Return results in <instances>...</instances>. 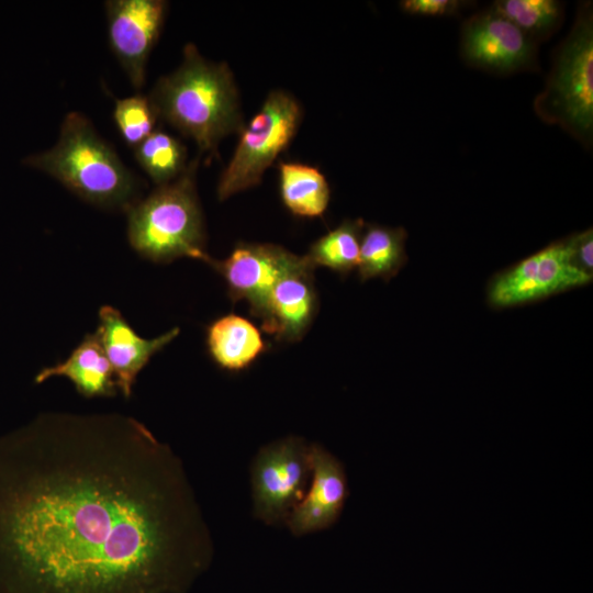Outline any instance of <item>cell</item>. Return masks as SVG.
I'll use <instances>...</instances> for the list:
<instances>
[{
    "mask_svg": "<svg viewBox=\"0 0 593 593\" xmlns=\"http://www.w3.org/2000/svg\"><path fill=\"white\" fill-rule=\"evenodd\" d=\"M0 503L30 593H187L213 541L180 458L123 415L47 414Z\"/></svg>",
    "mask_w": 593,
    "mask_h": 593,
    "instance_id": "obj_1",
    "label": "cell"
},
{
    "mask_svg": "<svg viewBox=\"0 0 593 593\" xmlns=\"http://www.w3.org/2000/svg\"><path fill=\"white\" fill-rule=\"evenodd\" d=\"M158 118L191 137L201 152L240 127L237 92L228 67L186 45L180 67L161 77L148 96Z\"/></svg>",
    "mask_w": 593,
    "mask_h": 593,
    "instance_id": "obj_2",
    "label": "cell"
},
{
    "mask_svg": "<svg viewBox=\"0 0 593 593\" xmlns=\"http://www.w3.org/2000/svg\"><path fill=\"white\" fill-rule=\"evenodd\" d=\"M24 164L48 174L90 203L127 210L136 201L135 177L79 112L65 116L51 149L29 156Z\"/></svg>",
    "mask_w": 593,
    "mask_h": 593,
    "instance_id": "obj_3",
    "label": "cell"
},
{
    "mask_svg": "<svg viewBox=\"0 0 593 593\" xmlns=\"http://www.w3.org/2000/svg\"><path fill=\"white\" fill-rule=\"evenodd\" d=\"M195 161L126 210L127 237L144 258L169 262L190 257L208 262L202 213L195 190Z\"/></svg>",
    "mask_w": 593,
    "mask_h": 593,
    "instance_id": "obj_4",
    "label": "cell"
},
{
    "mask_svg": "<svg viewBox=\"0 0 593 593\" xmlns=\"http://www.w3.org/2000/svg\"><path fill=\"white\" fill-rule=\"evenodd\" d=\"M544 120L580 136L593 126V27L591 12H582L557 56L545 91L536 100Z\"/></svg>",
    "mask_w": 593,
    "mask_h": 593,
    "instance_id": "obj_5",
    "label": "cell"
},
{
    "mask_svg": "<svg viewBox=\"0 0 593 593\" xmlns=\"http://www.w3.org/2000/svg\"><path fill=\"white\" fill-rule=\"evenodd\" d=\"M310 479L311 443L303 437L289 435L260 447L249 468L254 517L266 526H286Z\"/></svg>",
    "mask_w": 593,
    "mask_h": 593,
    "instance_id": "obj_6",
    "label": "cell"
},
{
    "mask_svg": "<svg viewBox=\"0 0 593 593\" xmlns=\"http://www.w3.org/2000/svg\"><path fill=\"white\" fill-rule=\"evenodd\" d=\"M301 118L298 102L283 91H272L244 128L234 155L223 171L217 197L226 200L258 184L293 138Z\"/></svg>",
    "mask_w": 593,
    "mask_h": 593,
    "instance_id": "obj_7",
    "label": "cell"
},
{
    "mask_svg": "<svg viewBox=\"0 0 593 593\" xmlns=\"http://www.w3.org/2000/svg\"><path fill=\"white\" fill-rule=\"evenodd\" d=\"M592 278L577 264L571 236L495 275L488 284V302L497 309L522 305L582 287Z\"/></svg>",
    "mask_w": 593,
    "mask_h": 593,
    "instance_id": "obj_8",
    "label": "cell"
},
{
    "mask_svg": "<svg viewBox=\"0 0 593 593\" xmlns=\"http://www.w3.org/2000/svg\"><path fill=\"white\" fill-rule=\"evenodd\" d=\"M307 261L275 244H239L224 260L210 257L208 265L225 280L234 302L246 301L258 316L275 284L288 272Z\"/></svg>",
    "mask_w": 593,
    "mask_h": 593,
    "instance_id": "obj_9",
    "label": "cell"
},
{
    "mask_svg": "<svg viewBox=\"0 0 593 593\" xmlns=\"http://www.w3.org/2000/svg\"><path fill=\"white\" fill-rule=\"evenodd\" d=\"M163 0H108L105 13L110 47L131 85L139 89L146 65L166 16Z\"/></svg>",
    "mask_w": 593,
    "mask_h": 593,
    "instance_id": "obj_10",
    "label": "cell"
},
{
    "mask_svg": "<svg viewBox=\"0 0 593 593\" xmlns=\"http://www.w3.org/2000/svg\"><path fill=\"white\" fill-rule=\"evenodd\" d=\"M349 495L344 465L323 445L311 443V479L286 526L294 537L331 528L340 517Z\"/></svg>",
    "mask_w": 593,
    "mask_h": 593,
    "instance_id": "obj_11",
    "label": "cell"
},
{
    "mask_svg": "<svg viewBox=\"0 0 593 593\" xmlns=\"http://www.w3.org/2000/svg\"><path fill=\"white\" fill-rule=\"evenodd\" d=\"M314 269L307 259L284 275L267 296L257 317L261 320L264 331L276 340H300L311 326L318 305Z\"/></svg>",
    "mask_w": 593,
    "mask_h": 593,
    "instance_id": "obj_12",
    "label": "cell"
},
{
    "mask_svg": "<svg viewBox=\"0 0 593 593\" xmlns=\"http://www.w3.org/2000/svg\"><path fill=\"white\" fill-rule=\"evenodd\" d=\"M96 334L114 371L118 389L130 398L139 371L156 353L178 336L179 328L175 327L155 338H144L119 310L104 305L99 311Z\"/></svg>",
    "mask_w": 593,
    "mask_h": 593,
    "instance_id": "obj_13",
    "label": "cell"
},
{
    "mask_svg": "<svg viewBox=\"0 0 593 593\" xmlns=\"http://www.w3.org/2000/svg\"><path fill=\"white\" fill-rule=\"evenodd\" d=\"M462 49L471 63L500 71L525 65L533 51L527 34L494 11L477 15L467 23Z\"/></svg>",
    "mask_w": 593,
    "mask_h": 593,
    "instance_id": "obj_14",
    "label": "cell"
},
{
    "mask_svg": "<svg viewBox=\"0 0 593 593\" xmlns=\"http://www.w3.org/2000/svg\"><path fill=\"white\" fill-rule=\"evenodd\" d=\"M53 377L69 379L87 398L111 396L118 389L114 371L96 333L86 335L66 360L41 370L35 381L41 383Z\"/></svg>",
    "mask_w": 593,
    "mask_h": 593,
    "instance_id": "obj_15",
    "label": "cell"
},
{
    "mask_svg": "<svg viewBox=\"0 0 593 593\" xmlns=\"http://www.w3.org/2000/svg\"><path fill=\"white\" fill-rule=\"evenodd\" d=\"M206 346L214 362L230 371L248 368L267 349L260 331L236 314L224 315L208 326Z\"/></svg>",
    "mask_w": 593,
    "mask_h": 593,
    "instance_id": "obj_16",
    "label": "cell"
},
{
    "mask_svg": "<svg viewBox=\"0 0 593 593\" xmlns=\"http://www.w3.org/2000/svg\"><path fill=\"white\" fill-rule=\"evenodd\" d=\"M360 242L358 273L362 281L382 278L388 281L405 265L406 232L403 227L365 224Z\"/></svg>",
    "mask_w": 593,
    "mask_h": 593,
    "instance_id": "obj_17",
    "label": "cell"
},
{
    "mask_svg": "<svg viewBox=\"0 0 593 593\" xmlns=\"http://www.w3.org/2000/svg\"><path fill=\"white\" fill-rule=\"evenodd\" d=\"M280 191L284 205L302 217L321 216L329 201L325 177L316 168L303 164H280Z\"/></svg>",
    "mask_w": 593,
    "mask_h": 593,
    "instance_id": "obj_18",
    "label": "cell"
},
{
    "mask_svg": "<svg viewBox=\"0 0 593 593\" xmlns=\"http://www.w3.org/2000/svg\"><path fill=\"white\" fill-rule=\"evenodd\" d=\"M362 220H346L336 228L314 242L305 255L310 262L326 267L343 276L358 267Z\"/></svg>",
    "mask_w": 593,
    "mask_h": 593,
    "instance_id": "obj_19",
    "label": "cell"
},
{
    "mask_svg": "<svg viewBox=\"0 0 593 593\" xmlns=\"http://www.w3.org/2000/svg\"><path fill=\"white\" fill-rule=\"evenodd\" d=\"M137 164L157 186L177 179L187 168L182 144L163 131H154L134 148Z\"/></svg>",
    "mask_w": 593,
    "mask_h": 593,
    "instance_id": "obj_20",
    "label": "cell"
},
{
    "mask_svg": "<svg viewBox=\"0 0 593 593\" xmlns=\"http://www.w3.org/2000/svg\"><path fill=\"white\" fill-rule=\"evenodd\" d=\"M113 118L125 144L135 148L155 131L158 116L149 98L137 93L118 99Z\"/></svg>",
    "mask_w": 593,
    "mask_h": 593,
    "instance_id": "obj_21",
    "label": "cell"
},
{
    "mask_svg": "<svg viewBox=\"0 0 593 593\" xmlns=\"http://www.w3.org/2000/svg\"><path fill=\"white\" fill-rule=\"evenodd\" d=\"M493 11L527 33L551 29L560 18L561 7L553 0H502L494 3Z\"/></svg>",
    "mask_w": 593,
    "mask_h": 593,
    "instance_id": "obj_22",
    "label": "cell"
},
{
    "mask_svg": "<svg viewBox=\"0 0 593 593\" xmlns=\"http://www.w3.org/2000/svg\"><path fill=\"white\" fill-rule=\"evenodd\" d=\"M403 10L418 15H447L456 12L459 7L454 0H405L401 2Z\"/></svg>",
    "mask_w": 593,
    "mask_h": 593,
    "instance_id": "obj_23",
    "label": "cell"
},
{
    "mask_svg": "<svg viewBox=\"0 0 593 593\" xmlns=\"http://www.w3.org/2000/svg\"><path fill=\"white\" fill-rule=\"evenodd\" d=\"M575 261L581 269L592 273L593 271V234L592 228L573 235Z\"/></svg>",
    "mask_w": 593,
    "mask_h": 593,
    "instance_id": "obj_24",
    "label": "cell"
}]
</instances>
